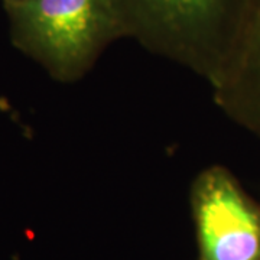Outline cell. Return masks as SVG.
<instances>
[{"instance_id": "obj_1", "label": "cell", "mask_w": 260, "mask_h": 260, "mask_svg": "<svg viewBox=\"0 0 260 260\" xmlns=\"http://www.w3.org/2000/svg\"><path fill=\"white\" fill-rule=\"evenodd\" d=\"M12 39L56 80H77L121 34L112 0H26L6 8Z\"/></svg>"}, {"instance_id": "obj_2", "label": "cell", "mask_w": 260, "mask_h": 260, "mask_svg": "<svg viewBox=\"0 0 260 260\" xmlns=\"http://www.w3.org/2000/svg\"><path fill=\"white\" fill-rule=\"evenodd\" d=\"M121 34L208 80L220 51L223 0H112Z\"/></svg>"}, {"instance_id": "obj_3", "label": "cell", "mask_w": 260, "mask_h": 260, "mask_svg": "<svg viewBox=\"0 0 260 260\" xmlns=\"http://www.w3.org/2000/svg\"><path fill=\"white\" fill-rule=\"evenodd\" d=\"M198 260H260V205L223 167L203 171L191 191Z\"/></svg>"}, {"instance_id": "obj_4", "label": "cell", "mask_w": 260, "mask_h": 260, "mask_svg": "<svg viewBox=\"0 0 260 260\" xmlns=\"http://www.w3.org/2000/svg\"><path fill=\"white\" fill-rule=\"evenodd\" d=\"M2 2H3V5H5L6 8H12V6L20 5V3H23V2H26V0H2Z\"/></svg>"}]
</instances>
